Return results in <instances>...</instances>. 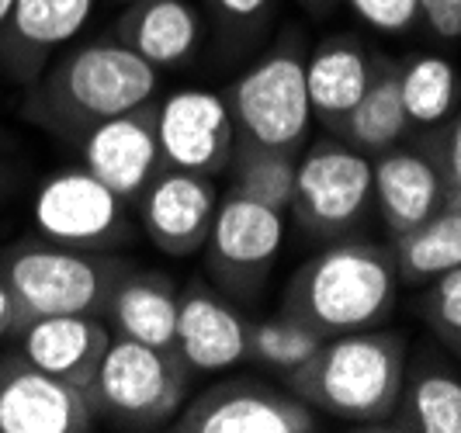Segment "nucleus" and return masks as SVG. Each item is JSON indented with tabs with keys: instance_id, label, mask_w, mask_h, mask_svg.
Instances as JSON below:
<instances>
[{
	"instance_id": "8",
	"label": "nucleus",
	"mask_w": 461,
	"mask_h": 433,
	"mask_svg": "<svg viewBox=\"0 0 461 433\" xmlns=\"http://www.w3.org/2000/svg\"><path fill=\"white\" fill-rule=\"evenodd\" d=\"M371 205V157L340 139H320L299 153L292 215L309 236L337 239Z\"/></svg>"
},
{
	"instance_id": "11",
	"label": "nucleus",
	"mask_w": 461,
	"mask_h": 433,
	"mask_svg": "<svg viewBox=\"0 0 461 433\" xmlns=\"http://www.w3.org/2000/svg\"><path fill=\"white\" fill-rule=\"evenodd\" d=\"M157 136L163 163L194 174L230 170L236 149V125L226 97L205 87H181L157 104Z\"/></svg>"
},
{
	"instance_id": "6",
	"label": "nucleus",
	"mask_w": 461,
	"mask_h": 433,
	"mask_svg": "<svg viewBox=\"0 0 461 433\" xmlns=\"http://www.w3.org/2000/svg\"><path fill=\"white\" fill-rule=\"evenodd\" d=\"M222 97L236 125V146L302 153L312 125V108L305 91V52L299 35H288L267 56H260Z\"/></svg>"
},
{
	"instance_id": "2",
	"label": "nucleus",
	"mask_w": 461,
	"mask_h": 433,
	"mask_svg": "<svg viewBox=\"0 0 461 433\" xmlns=\"http://www.w3.org/2000/svg\"><path fill=\"white\" fill-rule=\"evenodd\" d=\"M395 295L399 271L393 247L340 239L292 274L281 312L312 326L320 337H337L385 322Z\"/></svg>"
},
{
	"instance_id": "15",
	"label": "nucleus",
	"mask_w": 461,
	"mask_h": 433,
	"mask_svg": "<svg viewBox=\"0 0 461 433\" xmlns=\"http://www.w3.org/2000/svg\"><path fill=\"white\" fill-rule=\"evenodd\" d=\"M97 0H14L0 28V73L14 84H35L91 22Z\"/></svg>"
},
{
	"instance_id": "34",
	"label": "nucleus",
	"mask_w": 461,
	"mask_h": 433,
	"mask_svg": "<svg viewBox=\"0 0 461 433\" xmlns=\"http://www.w3.org/2000/svg\"><path fill=\"white\" fill-rule=\"evenodd\" d=\"M302 4H305V7H312V11H330L337 0H302Z\"/></svg>"
},
{
	"instance_id": "26",
	"label": "nucleus",
	"mask_w": 461,
	"mask_h": 433,
	"mask_svg": "<svg viewBox=\"0 0 461 433\" xmlns=\"http://www.w3.org/2000/svg\"><path fill=\"white\" fill-rule=\"evenodd\" d=\"M230 167H232V191L254 198L260 205L277 208L285 215L292 212L299 153L264 149V146H236Z\"/></svg>"
},
{
	"instance_id": "29",
	"label": "nucleus",
	"mask_w": 461,
	"mask_h": 433,
	"mask_svg": "<svg viewBox=\"0 0 461 433\" xmlns=\"http://www.w3.org/2000/svg\"><path fill=\"white\" fill-rule=\"evenodd\" d=\"M361 22L382 35H402L420 22V0H347Z\"/></svg>"
},
{
	"instance_id": "7",
	"label": "nucleus",
	"mask_w": 461,
	"mask_h": 433,
	"mask_svg": "<svg viewBox=\"0 0 461 433\" xmlns=\"http://www.w3.org/2000/svg\"><path fill=\"white\" fill-rule=\"evenodd\" d=\"M32 222L35 236L77 250L115 253L136 239L132 205L94 177L84 163L56 170L39 184L32 198Z\"/></svg>"
},
{
	"instance_id": "12",
	"label": "nucleus",
	"mask_w": 461,
	"mask_h": 433,
	"mask_svg": "<svg viewBox=\"0 0 461 433\" xmlns=\"http://www.w3.org/2000/svg\"><path fill=\"white\" fill-rule=\"evenodd\" d=\"M94 423L84 388L46 374L22 350L0 354V433H87Z\"/></svg>"
},
{
	"instance_id": "24",
	"label": "nucleus",
	"mask_w": 461,
	"mask_h": 433,
	"mask_svg": "<svg viewBox=\"0 0 461 433\" xmlns=\"http://www.w3.org/2000/svg\"><path fill=\"white\" fill-rule=\"evenodd\" d=\"M406 108L399 97V80H395V67H375L368 91L361 94V101L354 104V112L347 114L344 132L347 142L361 153H385L393 149L399 139L406 136Z\"/></svg>"
},
{
	"instance_id": "21",
	"label": "nucleus",
	"mask_w": 461,
	"mask_h": 433,
	"mask_svg": "<svg viewBox=\"0 0 461 433\" xmlns=\"http://www.w3.org/2000/svg\"><path fill=\"white\" fill-rule=\"evenodd\" d=\"M177 309H181V292H177L174 277L160 271H132L129 267L122 274L104 316L112 320L118 337L174 350Z\"/></svg>"
},
{
	"instance_id": "36",
	"label": "nucleus",
	"mask_w": 461,
	"mask_h": 433,
	"mask_svg": "<svg viewBox=\"0 0 461 433\" xmlns=\"http://www.w3.org/2000/svg\"><path fill=\"white\" fill-rule=\"evenodd\" d=\"M4 191H7V170L0 167V194H4Z\"/></svg>"
},
{
	"instance_id": "35",
	"label": "nucleus",
	"mask_w": 461,
	"mask_h": 433,
	"mask_svg": "<svg viewBox=\"0 0 461 433\" xmlns=\"http://www.w3.org/2000/svg\"><path fill=\"white\" fill-rule=\"evenodd\" d=\"M11 7H14V0H0V28H4V22H7Z\"/></svg>"
},
{
	"instance_id": "32",
	"label": "nucleus",
	"mask_w": 461,
	"mask_h": 433,
	"mask_svg": "<svg viewBox=\"0 0 461 433\" xmlns=\"http://www.w3.org/2000/svg\"><path fill=\"white\" fill-rule=\"evenodd\" d=\"M434 167L440 170L444 191H461V114L451 122V129L444 132L440 157L434 160Z\"/></svg>"
},
{
	"instance_id": "25",
	"label": "nucleus",
	"mask_w": 461,
	"mask_h": 433,
	"mask_svg": "<svg viewBox=\"0 0 461 433\" xmlns=\"http://www.w3.org/2000/svg\"><path fill=\"white\" fill-rule=\"evenodd\" d=\"M395 80H399V97H402L410 125L444 122L458 101V73L451 67V59L434 56V52L406 59L395 69Z\"/></svg>"
},
{
	"instance_id": "4",
	"label": "nucleus",
	"mask_w": 461,
	"mask_h": 433,
	"mask_svg": "<svg viewBox=\"0 0 461 433\" xmlns=\"http://www.w3.org/2000/svg\"><path fill=\"white\" fill-rule=\"evenodd\" d=\"M0 271L24 320L104 316L129 264L108 250H77L35 236L0 253Z\"/></svg>"
},
{
	"instance_id": "10",
	"label": "nucleus",
	"mask_w": 461,
	"mask_h": 433,
	"mask_svg": "<svg viewBox=\"0 0 461 433\" xmlns=\"http://www.w3.org/2000/svg\"><path fill=\"white\" fill-rule=\"evenodd\" d=\"M285 243V212L260 205L254 198L232 191L219 198L212 232H208V271L232 292L254 295L257 284L271 274Z\"/></svg>"
},
{
	"instance_id": "31",
	"label": "nucleus",
	"mask_w": 461,
	"mask_h": 433,
	"mask_svg": "<svg viewBox=\"0 0 461 433\" xmlns=\"http://www.w3.org/2000/svg\"><path fill=\"white\" fill-rule=\"evenodd\" d=\"M420 18L438 39H461V0H420Z\"/></svg>"
},
{
	"instance_id": "19",
	"label": "nucleus",
	"mask_w": 461,
	"mask_h": 433,
	"mask_svg": "<svg viewBox=\"0 0 461 433\" xmlns=\"http://www.w3.org/2000/svg\"><path fill=\"white\" fill-rule=\"evenodd\" d=\"M112 39L157 69H177L191 63L202 46V14L187 0H129Z\"/></svg>"
},
{
	"instance_id": "16",
	"label": "nucleus",
	"mask_w": 461,
	"mask_h": 433,
	"mask_svg": "<svg viewBox=\"0 0 461 433\" xmlns=\"http://www.w3.org/2000/svg\"><path fill=\"white\" fill-rule=\"evenodd\" d=\"M247 343L250 320L205 281H191L181 292L177 309L174 350L181 354V361L191 371H226L247 361Z\"/></svg>"
},
{
	"instance_id": "5",
	"label": "nucleus",
	"mask_w": 461,
	"mask_h": 433,
	"mask_svg": "<svg viewBox=\"0 0 461 433\" xmlns=\"http://www.w3.org/2000/svg\"><path fill=\"white\" fill-rule=\"evenodd\" d=\"M187 371L177 350L112 337L101 367L87 385V399L97 419L122 430H160L185 410Z\"/></svg>"
},
{
	"instance_id": "33",
	"label": "nucleus",
	"mask_w": 461,
	"mask_h": 433,
	"mask_svg": "<svg viewBox=\"0 0 461 433\" xmlns=\"http://www.w3.org/2000/svg\"><path fill=\"white\" fill-rule=\"evenodd\" d=\"M24 322L28 320H24L22 305H18V298H14V292H11L7 277H4V271H0V343L14 340V337L22 333Z\"/></svg>"
},
{
	"instance_id": "20",
	"label": "nucleus",
	"mask_w": 461,
	"mask_h": 433,
	"mask_svg": "<svg viewBox=\"0 0 461 433\" xmlns=\"http://www.w3.org/2000/svg\"><path fill=\"white\" fill-rule=\"evenodd\" d=\"M375 63L350 35H330L305 56V91L312 118L330 129H344L347 114L368 91Z\"/></svg>"
},
{
	"instance_id": "1",
	"label": "nucleus",
	"mask_w": 461,
	"mask_h": 433,
	"mask_svg": "<svg viewBox=\"0 0 461 433\" xmlns=\"http://www.w3.org/2000/svg\"><path fill=\"white\" fill-rule=\"evenodd\" d=\"M157 91L160 69L118 39H97L67 49L28 84L24 118L73 146L97 122L157 101Z\"/></svg>"
},
{
	"instance_id": "23",
	"label": "nucleus",
	"mask_w": 461,
	"mask_h": 433,
	"mask_svg": "<svg viewBox=\"0 0 461 433\" xmlns=\"http://www.w3.org/2000/svg\"><path fill=\"white\" fill-rule=\"evenodd\" d=\"M389 423L406 433H461V378L444 367L416 371L399 392Z\"/></svg>"
},
{
	"instance_id": "14",
	"label": "nucleus",
	"mask_w": 461,
	"mask_h": 433,
	"mask_svg": "<svg viewBox=\"0 0 461 433\" xmlns=\"http://www.w3.org/2000/svg\"><path fill=\"white\" fill-rule=\"evenodd\" d=\"M136 205L149 243L170 257H187L205 247L215 208H219V187L208 174L163 167L146 184Z\"/></svg>"
},
{
	"instance_id": "30",
	"label": "nucleus",
	"mask_w": 461,
	"mask_h": 433,
	"mask_svg": "<svg viewBox=\"0 0 461 433\" xmlns=\"http://www.w3.org/2000/svg\"><path fill=\"white\" fill-rule=\"evenodd\" d=\"M208 7L215 11L219 24L226 32H254L264 24V18L271 14L275 0H208Z\"/></svg>"
},
{
	"instance_id": "27",
	"label": "nucleus",
	"mask_w": 461,
	"mask_h": 433,
	"mask_svg": "<svg viewBox=\"0 0 461 433\" xmlns=\"http://www.w3.org/2000/svg\"><path fill=\"white\" fill-rule=\"evenodd\" d=\"M326 337H320L312 326H305L295 316H285L277 312L275 320H260L250 322V343H247V357L264 365L267 371L277 374H292L299 371L320 347Z\"/></svg>"
},
{
	"instance_id": "13",
	"label": "nucleus",
	"mask_w": 461,
	"mask_h": 433,
	"mask_svg": "<svg viewBox=\"0 0 461 433\" xmlns=\"http://www.w3.org/2000/svg\"><path fill=\"white\" fill-rule=\"evenodd\" d=\"M77 149H80V163L94 177H101L129 205H136L146 184L167 167L160 136H157V101H146L132 112L97 122L77 142Z\"/></svg>"
},
{
	"instance_id": "17",
	"label": "nucleus",
	"mask_w": 461,
	"mask_h": 433,
	"mask_svg": "<svg viewBox=\"0 0 461 433\" xmlns=\"http://www.w3.org/2000/svg\"><path fill=\"white\" fill-rule=\"evenodd\" d=\"M112 337L104 316H39L22 326L14 350L52 378L87 392Z\"/></svg>"
},
{
	"instance_id": "9",
	"label": "nucleus",
	"mask_w": 461,
	"mask_h": 433,
	"mask_svg": "<svg viewBox=\"0 0 461 433\" xmlns=\"http://www.w3.org/2000/svg\"><path fill=\"white\" fill-rule=\"evenodd\" d=\"M170 430L181 433H312L320 416L292 388L257 378H230L205 388L177 412Z\"/></svg>"
},
{
	"instance_id": "18",
	"label": "nucleus",
	"mask_w": 461,
	"mask_h": 433,
	"mask_svg": "<svg viewBox=\"0 0 461 433\" xmlns=\"http://www.w3.org/2000/svg\"><path fill=\"white\" fill-rule=\"evenodd\" d=\"M371 202L393 236L427 222L444 205V181L434 160L410 149H385L371 160Z\"/></svg>"
},
{
	"instance_id": "22",
	"label": "nucleus",
	"mask_w": 461,
	"mask_h": 433,
	"mask_svg": "<svg viewBox=\"0 0 461 433\" xmlns=\"http://www.w3.org/2000/svg\"><path fill=\"white\" fill-rule=\"evenodd\" d=\"M393 257L399 277L410 284H427L461 267V208L440 205L427 222L393 236Z\"/></svg>"
},
{
	"instance_id": "28",
	"label": "nucleus",
	"mask_w": 461,
	"mask_h": 433,
	"mask_svg": "<svg viewBox=\"0 0 461 433\" xmlns=\"http://www.w3.org/2000/svg\"><path fill=\"white\" fill-rule=\"evenodd\" d=\"M420 312H423L427 326L438 333V340L461 354V267L427 281V292L420 298Z\"/></svg>"
},
{
	"instance_id": "3",
	"label": "nucleus",
	"mask_w": 461,
	"mask_h": 433,
	"mask_svg": "<svg viewBox=\"0 0 461 433\" xmlns=\"http://www.w3.org/2000/svg\"><path fill=\"white\" fill-rule=\"evenodd\" d=\"M406 385V340L393 329H354L326 337L323 347L288 374V388L347 423H389Z\"/></svg>"
}]
</instances>
